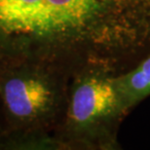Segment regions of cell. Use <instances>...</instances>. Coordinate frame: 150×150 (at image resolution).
I'll return each mask as SVG.
<instances>
[{
	"instance_id": "cell-3",
	"label": "cell",
	"mask_w": 150,
	"mask_h": 150,
	"mask_svg": "<svg viewBox=\"0 0 150 150\" xmlns=\"http://www.w3.org/2000/svg\"><path fill=\"white\" fill-rule=\"evenodd\" d=\"M111 76L84 69L70 77L64 117L55 133L68 148L88 142L101 123L124 112Z\"/></svg>"
},
{
	"instance_id": "cell-1",
	"label": "cell",
	"mask_w": 150,
	"mask_h": 150,
	"mask_svg": "<svg viewBox=\"0 0 150 150\" xmlns=\"http://www.w3.org/2000/svg\"><path fill=\"white\" fill-rule=\"evenodd\" d=\"M0 45L70 77L109 74L150 55V0H0Z\"/></svg>"
},
{
	"instance_id": "cell-6",
	"label": "cell",
	"mask_w": 150,
	"mask_h": 150,
	"mask_svg": "<svg viewBox=\"0 0 150 150\" xmlns=\"http://www.w3.org/2000/svg\"><path fill=\"white\" fill-rule=\"evenodd\" d=\"M15 59L14 58L9 55L8 52L0 45V70L5 67L6 64H8L11 61Z\"/></svg>"
},
{
	"instance_id": "cell-7",
	"label": "cell",
	"mask_w": 150,
	"mask_h": 150,
	"mask_svg": "<svg viewBox=\"0 0 150 150\" xmlns=\"http://www.w3.org/2000/svg\"><path fill=\"white\" fill-rule=\"evenodd\" d=\"M2 131V117H1V111H0V133Z\"/></svg>"
},
{
	"instance_id": "cell-2",
	"label": "cell",
	"mask_w": 150,
	"mask_h": 150,
	"mask_svg": "<svg viewBox=\"0 0 150 150\" xmlns=\"http://www.w3.org/2000/svg\"><path fill=\"white\" fill-rule=\"evenodd\" d=\"M70 76L45 62L15 59L0 70L1 134L50 133L59 128Z\"/></svg>"
},
{
	"instance_id": "cell-4",
	"label": "cell",
	"mask_w": 150,
	"mask_h": 150,
	"mask_svg": "<svg viewBox=\"0 0 150 150\" xmlns=\"http://www.w3.org/2000/svg\"><path fill=\"white\" fill-rule=\"evenodd\" d=\"M123 111L150 95V55L132 69L118 76H111Z\"/></svg>"
},
{
	"instance_id": "cell-5",
	"label": "cell",
	"mask_w": 150,
	"mask_h": 150,
	"mask_svg": "<svg viewBox=\"0 0 150 150\" xmlns=\"http://www.w3.org/2000/svg\"><path fill=\"white\" fill-rule=\"evenodd\" d=\"M68 148L57 136L43 132H12L0 134V150H35Z\"/></svg>"
}]
</instances>
